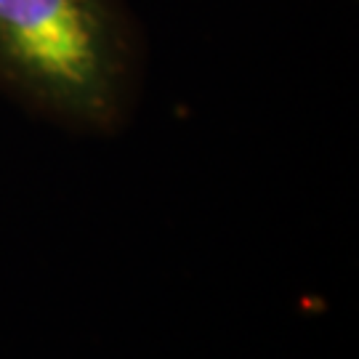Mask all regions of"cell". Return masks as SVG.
<instances>
[{
  "instance_id": "obj_1",
  "label": "cell",
  "mask_w": 359,
  "mask_h": 359,
  "mask_svg": "<svg viewBox=\"0 0 359 359\" xmlns=\"http://www.w3.org/2000/svg\"><path fill=\"white\" fill-rule=\"evenodd\" d=\"M130 0H0V96L80 136H115L147 88Z\"/></svg>"
}]
</instances>
